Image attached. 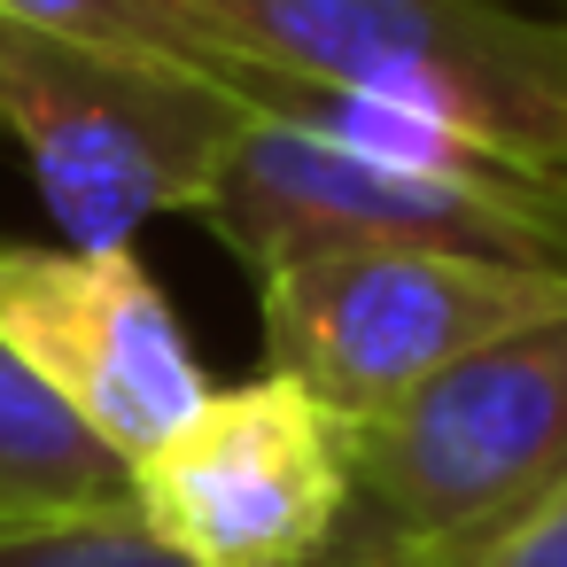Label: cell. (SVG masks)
<instances>
[{
    "label": "cell",
    "instance_id": "8992f818",
    "mask_svg": "<svg viewBox=\"0 0 567 567\" xmlns=\"http://www.w3.org/2000/svg\"><path fill=\"white\" fill-rule=\"evenodd\" d=\"M0 342L125 466H141L210 396L172 296L133 249L0 241Z\"/></svg>",
    "mask_w": 567,
    "mask_h": 567
},
{
    "label": "cell",
    "instance_id": "3957f363",
    "mask_svg": "<svg viewBox=\"0 0 567 567\" xmlns=\"http://www.w3.org/2000/svg\"><path fill=\"white\" fill-rule=\"evenodd\" d=\"M272 373L334 420H381L443 365L567 311V272L458 249H303L257 272Z\"/></svg>",
    "mask_w": 567,
    "mask_h": 567
},
{
    "label": "cell",
    "instance_id": "6da1fadb",
    "mask_svg": "<svg viewBox=\"0 0 567 567\" xmlns=\"http://www.w3.org/2000/svg\"><path fill=\"white\" fill-rule=\"evenodd\" d=\"M272 71L412 110L466 148L567 179V24L513 0H195Z\"/></svg>",
    "mask_w": 567,
    "mask_h": 567
},
{
    "label": "cell",
    "instance_id": "7a4b0ae2",
    "mask_svg": "<svg viewBox=\"0 0 567 567\" xmlns=\"http://www.w3.org/2000/svg\"><path fill=\"white\" fill-rule=\"evenodd\" d=\"M249 117V102L195 71L0 24V133L32 164L71 249H133V234L172 210L203 218Z\"/></svg>",
    "mask_w": 567,
    "mask_h": 567
},
{
    "label": "cell",
    "instance_id": "9c48e42d",
    "mask_svg": "<svg viewBox=\"0 0 567 567\" xmlns=\"http://www.w3.org/2000/svg\"><path fill=\"white\" fill-rule=\"evenodd\" d=\"M0 567H195V559L172 551V544L125 505V513H79V520L0 528Z\"/></svg>",
    "mask_w": 567,
    "mask_h": 567
},
{
    "label": "cell",
    "instance_id": "52a82bcc",
    "mask_svg": "<svg viewBox=\"0 0 567 567\" xmlns=\"http://www.w3.org/2000/svg\"><path fill=\"white\" fill-rule=\"evenodd\" d=\"M133 466L0 342V528L125 513Z\"/></svg>",
    "mask_w": 567,
    "mask_h": 567
},
{
    "label": "cell",
    "instance_id": "277c9868",
    "mask_svg": "<svg viewBox=\"0 0 567 567\" xmlns=\"http://www.w3.org/2000/svg\"><path fill=\"white\" fill-rule=\"evenodd\" d=\"M203 226L249 265V280L303 249H458L567 272V179L513 164L404 172L311 141L280 117L241 125Z\"/></svg>",
    "mask_w": 567,
    "mask_h": 567
},
{
    "label": "cell",
    "instance_id": "5b68a950",
    "mask_svg": "<svg viewBox=\"0 0 567 567\" xmlns=\"http://www.w3.org/2000/svg\"><path fill=\"white\" fill-rule=\"evenodd\" d=\"M350 497V420L288 373L210 389L133 466V513L195 567H311Z\"/></svg>",
    "mask_w": 567,
    "mask_h": 567
},
{
    "label": "cell",
    "instance_id": "ba28073f",
    "mask_svg": "<svg viewBox=\"0 0 567 567\" xmlns=\"http://www.w3.org/2000/svg\"><path fill=\"white\" fill-rule=\"evenodd\" d=\"M0 24H24L71 48H102V55H133V63H172L195 71L210 86H226L241 102L257 55L234 48L195 0H0Z\"/></svg>",
    "mask_w": 567,
    "mask_h": 567
},
{
    "label": "cell",
    "instance_id": "30bf717a",
    "mask_svg": "<svg viewBox=\"0 0 567 567\" xmlns=\"http://www.w3.org/2000/svg\"><path fill=\"white\" fill-rule=\"evenodd\" d=\"M466 567H567V482L551 497H536L505 536H489Z\"/></svg>",
    "mask_w": 567,
    "mask_h": 567
}]
</instances>
